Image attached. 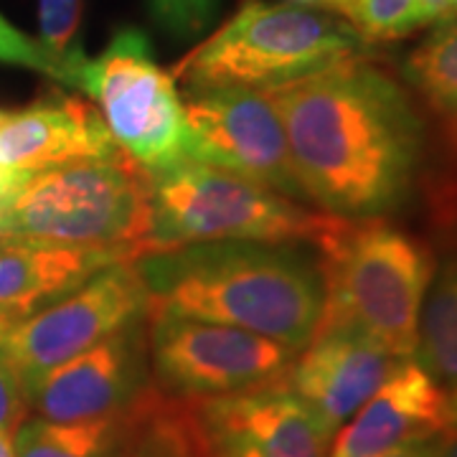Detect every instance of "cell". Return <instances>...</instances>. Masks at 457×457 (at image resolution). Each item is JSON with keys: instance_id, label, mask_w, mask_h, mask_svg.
I'll use <instances>...</instances> for the list:
<instances>
[{"instance_id": "cell-1", "label": "cell", "mask_w": 457, "mask_h": 457, "mask_svg": "<svg viewBox=\"0 0 457 457\" xmlns=\"http://www.w3.org/2000/svg\"><path fill=\"white\" fill-rule=\"evenodd\" d=\"M264 92L308 201L348 221H371L407 201L425 135L411 99L386 71L359 56Z\"/></svg>"}, {"instance_id": "cell-2", "label": "cell", "mask_w": 457, "mask_h": 457, "mask_svg": "<svg viewBox=\"0 0 457 457\" xmlns=\"http://www.w3.org/2000/svg\"><path fill=\"white\" fill-rule=\"evenodd\" d=\"M147 312L257 333L303 351L326 315L323 260L303 245L204 242L135 260Z\"/></svg>"}, {"instance_id": "cell-3", "label": "cell", "mask_w": 457, "mask_h": 457, "mask_svg": "<svg viewBox=\"0 0 457 457\" xmlns=\"http://www.w3.org/2000/svg\"><path fill=\"white\" fill-rule=\"evenodd\" d=\"M150 231L140 257L204 242L312 245L320 252L351 227L348 219L315 213L224 168L180 158L147 170Z\"/></svg>"}, {"instance_id": "cell-4", "label": "cell", "mask_w": 457, "mask_h": 457, "mask_svg": "<svg viewBox=\"0 0 457 457\" xmlns=\"http://www.w3.org/2000/svg\"><path fill=\"white\" fill-rule=\"evenodd\" d=\"M150 180L132 158L82 161L8 179L0 237L64 246H140L150 231Z\"/></svg>"}, {"instance_id": "cell-5", "label": "cell", "mask_w": 457, "mask_h": 457, "mask_svg": "<svg viewBox=\"0 0 457 457\" xmlns=\"http://www.w3.org/2000/svg\"><path fill=\"white\" fill-rule=\"evenodd\" d=\"M366 41L330 11L246 0L227 26L198 46L179 74L186 89H275L359 59Z\"/></svg>"}, {"instance_id": "cell-6", "label": "cell", "mask_w": 457, "mask_h": 457, "mask_svg": "<svg viewBox=\"0 0 457 457\" xmlns=\"http://www.w3.org/2000/svg\"><path fill=\"white\" fill-rule=\"evenodd\" d=\"M320 260L328 285L320 323L353 328L396 359H411L422 303L435 278L432 252L371 219L351 221Z\"/></svg>"}, {"instance_id": "cell-7", "label": "cell", "mask_w": 457, "mask_h": 457, "mask_svg": "<svg viewBox=\"0 0 457 457\" xmlns=\"http://www.w3.org/2000/svg\"><path fill=\"white\" fill-rule=\"evenodd\" d=\"M79 92L97 104L122 153L145 170L188 158L183 99L140 29H120L102 56L87 62Z\"/></svg>"}, {"instance_id": "cell-8", "label": "cell", "mask_w": 457, "mask_h": 457, "mask_svg": "<svg viewBox=\"0 0 457 457\" xmlns=\"http://www.w3.org/2000/svg\"><path fill=\"white\" fill-rule=\"evenodd\" d=\"M147 315V290L132 262H117L77 290L0 330V361L29 394L56 366Z\"/></svg>"}, {"instance_id": "cell-9", "label": "cell", "mask_w": 457, "mask_h": 457, "mask_svg": "<svg viewBox=\"0 0 457 457\" xmlns=\"http://www.w3.org/2000/svg\"><path fill=\"white\" fill-rule=\"evenodd\" d=\"M147 353L158 392L176 402L254 389L290 369L297 351L242 328L147 312Z\"/></svg>"}, {"instance_id": "cell-10", "label": "cell", "mask_w": 457, "mask_h": 457, "mask_svg": "<svg viewBox=\"0 0 457 457\" xmlns=\"http://www.w3.org/2000/svg\"><path fill=\"white\" fill-rule=\"evenodd\" d=\"M186 155L245 176L293 201H308L295 173L287 135L264 89H186Z\"/></svg>"}, {"instance_id": "cell-11", "label": "cell", "mask_w": 457, "mask_h": 457, "mask_svg": "<svg viewBox=\"0 0 457 457\" xmlns=\"http://www.w3.org/2000/svg\"><path fill=\"white\" fill-rule=\"evenodd\" d=\"M285 374L245 392L179 402L194 455L328 457L336 432L297 399Z\"/></svg>"}, {"instance_id": "cell-12", "label": "cell", "mask_w": 457, "mask_h": 457, "mask_svg": "<svg viewBox=\"0 0 457 457\" xmlns=\"http://www.w3.org/2000/svg\"><path fill=\"white\" fill-rule=\"evenodd\" d=\"M147 315L56 366L29 394V407L49 422H87L130 409L147 386Z\"/></svg>"}, {"instance_id": "cell-13", "label": "cell", "mask_w": 457, "mask_h": 457, "mask_svg": "<svg viewBox=\"0 0 457 457\" xmlns=\"http://www.w3.org/2000/svg\"><path fill=\"white\" fill-rule=\"evenodd\" d=\"M402 361L407 359H396L353 328L320 323L311 343L293 359L285 378L297 399L330 432H338L384 386Z\"/></svg>"}, {"instance_id": "cell-14", "label": "cell", "mask_w": 457, "mask_h": 457, "mask_svg": "<svg viewBox=\"0 0 457 457\" xmlns=\"http://www.w3.org/2000/svg\"><path fill=\"white\" fill-rule=\"evenodd\" d=\"M130 158L114 143L95 104L51 95L21 112L0 117V176L16 179L82 161Z\"/></svg>"}, {"instance_id": "cell-15", "label": "cell", "mask_w": 457, "mask_h": 457, "mask_svg": "<svg viewBox=\"0 0 457 457\" xmlns=\"http://www.w3.org/2000/svg\"><path fill=\"white\" fill-rule=\"evenodd\" d=\"M445 432H450V396L407 359L336 435L328 457H378Z\"/></svg>"}, {"instance_id": "cell-16", "label": "cell", "mask_w": 457, "mask_h": 457, "mask_svg": "<svg viewBox=\"0 0 457 457\" xmlns=\"http://www.w3.org/2000/svg\"><path fill=\"white\" fill-rule=\"evenodd\" d=\"M137 257L135 246H64L0 237V330L77 290L102 270Z\"/></svg>"}, {"instance_id": "cell-17", "label": "cell", "mask_w": 457, "mask_h": 457, "mask_svg": "<svg viewBox=\"0 0 457 457\" xmlns=\"http://www.w3.org/2000/svg\"><path fill=\"white\" fill-rule=\"evenodd\" d=\"M147 389L130 409L87 420V422H49L29 417L13 435L16 457H120L145 417Z\"/></svg>"}, {"instance_id": "cell-18", "label": "cell", "mask_w": 457, "mask_h": 457, "mask_svg": "<svg viewBox=\"0 0 457 457\" xmlns=\"http://www.w3.org/2000/svg\"><path fill=\"white\" fill-rule=\"evenodd\" d=\"M429 285L411 359L450 396L457 386V254L442 264Z\"/></svg>"}, {"instance_id": "cell-19", "label": "cell", "mask_w": 457, "mask_h": 457, "mask_svg": "<svg viewBox=\"0 0 457 457\" xmlns=\"http://www.w3.org/2000/svg\"><path fill=\"white\" fill-rule=\"evenodd\" d=\"M402 71L429 110L457 130V18L437 23V29L404 59Z\"/></svg>"}, {"instance_id": "cell-20", "label": "cell", "mask_w": 457, "mask_h": 457, "mask_svg": "<svg viewBox=\"0 0 457 457\" xmlns=\"http://www.w3.org/2000/svg\"><path fill=\"white\" fill-rule=\"evenodd\" d=\"M82 0H38V31L41 46L62 71V84L79 89L82 71L89 56L79 41Z\"/></svg>"}, {"instance_id": "cell-21", "label": "cell", "mask_w": 457, "mask_h": 457, "mask_svg": "<svg viewBox=\"0 0 457 457\" xmlns=\"http://www.w3.org/2000/svg\"><path fill=\"white\" fill-rule=\"evenodd\" d=\"M186 450L188 437L180 422L179 402L153 389L145 417L120 457H183Z\"/></svg>"}, {"instance_id": "cell-22", "label": "cell", "mask_w": 457, "mask_h": 457, "mask_svg": "<svg viewBox=\"0 0 457 457\" xmlns=\"http://www.w3.org/2000/svg\"><path fill=\"white\" fill-rule=\"evenodd\" d=\"M341 16L363 41H394L425 26L420 0H348Z\"/></svg>"}, {"instance_id": "cell-23", "label": "cell", "mask_w": 457, "mask_h": 457, "mask_svg": "<svg viewBox=\"0 0 457 457\" xmlns=\"http://www.w3.org/2000/svg\"><path fill=\"white\" fill-rule=\"evenodd\" d=\"M153 16L176 38H191L212 23L219 0H150Z\"/></svg>"}, {"instance_id": "cell-24", "label": "cell", "mask_w": 457, "mask_h": 457, "mask_svg": "<svg viewBox=\"0 0 457 457\" xmlns=\"http://www.w3.org/2000/svg\"><path fill=\"white\" fill-rule=\"evenodd\" d=\"M0 62L26 66V69H33L38 74H46L51 79L62 82V71L54 64L46 49L38 41L29 38L26 33L18 31L16 26H11L3 16H0Z\"/></svg>"}, {"instance_id": "cell-25", "label": "cell", "mask_w": 457, "mask_h": 457, "mask_svg": "<svg viewBox=\"0 0 457 457\" xmlns=\"http://www.w3.org/2000/svg\"><path fill=\"white\" fill-rule=\"evenodd\" d=\"M29 402L16 381V376L0 361V432L13 437L16 429L29 420Z\"/></svg>"}, {"instance_id": "cell-26", "label": "cell", "mask_w": 457, "mask_h": 457, "mask_svg": "<svg viewBox=\"0 0 457 457\" xmlns=\"http://www.w3.org/2000/svg\"><path fill=\"white\" fill-rule=\"evenodd\" d=\"M437 440H420V442H409V445H402L396 450H389L384 455L378 457H435L437 455Z\"/></svg>"}, {"instance_id": "cell-27", "label": "cell", "mask_w": 457, "mask_h": 457, "mask_svg": "<svg viewBox=\"0 0 457 457\" xmlns=\"http://www.w3.org/2000/svg\"><path fill=\"white\" fill-rule=\"evenodd\" d=\"M420 16H422L425 26L450 21V5H447V0H420Z\"/></svg>"}, {"instance_id": "cell-28", "label": "cell", "mask_w": 457, "mask_h": 457, "mask_svg": "<svg viewBox=\"0 0 457 457\" xmlns=\"http://www.w3.org/2000/svg\"><path fill=\"white\" fill-rule=\"evenodd\" d=\"M285 3H295V5H311V8H320V11H333L341 13L348 5V0H285Z\"/></svg>"}, {"instance_id": "cell-29", "label": "cell", "mask_w": 457, "mask_h": 457, "mask_svg": "<svg viewBox=\"0 0 457 457\" xmlns=\"http://www.w3.org/2000/svg\"><path fill=\"white\" fill-rule=\"evenodd\" d=\"M435 457H457V432L437 440V455Z\"/></svg>"}, {"instance_id": "cell-30", "label": "cell", "mask_w": 457, "mask_h": 457, "mask_svg": "<svg viewBox=\"0 0 457 457\" xmlns=\"http://www.w3.org/2000/svg\"><path fill=\"white\" fill-rule=\"evenodd\" d=\"M0 457H16V453H13V437H8L3 432H0Z\"/></svg>"}, {"instance_id": "cell-31", "label": "cell", "mask_w": 457, "mask_h": 457, "mask_svg": "<svg viewBox=\"0 0 457 457\" xmlns=\"http://www.w3.org/2000/svg\"><path fill=\"white\" fill-rule=\"evenodd\" d=\"M450 429L457 432V386L450 392Z\"/></svg>"}, {"instance_id": "cell-32", "label": "cell", "mask_w": 457, "mask_h": 457, "mask_svg": "<svg viewBox=\"0 0 457 457\" xmlns=\"http://www.w3.org/2000/svg\"><path fill=\"white\" fill-rule=\"evenodd\" d=\"M447 5H450V21L457 18V0H447Z\"/></svg>"}, {"instance_id": "cell-33", "label": "cell", "mask_w": 457, "mask_h": 457, "mask_svg": "<svg viewBox=\"0 0 457 457\" xmlns=\"http://www.w3.org/2000/svg\"><path fill=\"white\" fill-rule=\"evenodd\" d=\"M183 457H196V455H194V450H191V445H188V450H186V455H183Z\"/></svg>"}, {"instance_id": "cell-34", "label": "cell", "mask_w": 457, "mask_h": 457, "mask_svg": "<svg viewBox=\"0 0 457 457\" xmlns=\"http://www.w3.org/2000/svg\"><path fill=\"white\" fill-rule=\"evenodd\" d=\"M3 183H5V179H3V176H0V188H3Z\"/></svg>"}, {"instance_id": "cell-35", "label": "cell", "mask_w": 457, "mask_h": 457, "mask_svg": "<svg viewBox=\"0 0 457 457\" xmlns=\"http://www.w3.org/2000/svg\"><path fill=\"white\" fill-rule=\"evenodd\" d=\"M3 114H5V112H3V110H0V117H3Z\"/></svg>"}]
</instances>
